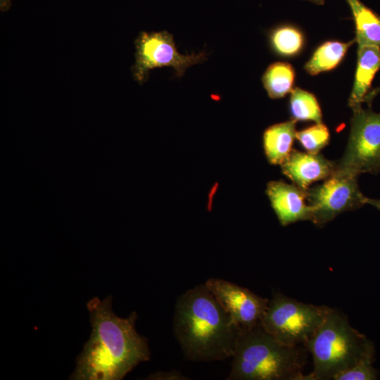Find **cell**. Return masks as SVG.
I'll return each mask as SVG.
<instances>
[{"label":"cell","instance_id":"6da1fadb","mask_svg":"<svg viewBox=\"0 0 380 380\" xmlns=\"http://www.w3.org/2000/svg\"><path fill=\"white\" fill-rule=\"evenodd\" d=\"M91 333L70 376L75 380H120L141 362L148 361V340L135 329L136 312L127 317L117 316L112 296L94 297L87 303Z\"/></svg>","mask_w":380,"mask_h":380},{"label":"cell","instance_id":"7a4b0ae2","mask_svg":"<svg viewBox=\"0 0 380 380\" xmlns=\"http://www.w3.org/2000/svg\"><path fill=\"white\" fill-rule=\"evenodd\" d=\"M241 330L205 283L186 290L177 299L173 331L189 360L232 357Z\"/></svg>","mask_w":380,"mask_h":380},{"label":"cell","instance_id":"3957f363","mask_svg":"<svg viewBox=\"0 0 380 380\" xmlns=\"http://www.w3.org/2000/svg\"><path fill=\"white\" fill-rule=\"evenodd\" d=\"M308 350L284 344L261 322L241 330L227 380H304Z\"/></svg>","mask_w":380,"mask_h":380},{"label":"cell","instance_id":"277c9868","mask_svg":"<svg viewBox=\"0 0 380 380\" xmlns=\"http://www.w3.org/2000/svg\"><path fill=\"white\" fill-rule=\"evenodd\" d=\"M305 347L312 355L313 369L304 380H334L364 357L374 355L373 343L333 308Z\"/></svg>","mask_w":380,"mask_h":380},{"label":"cell","instance_id":"5b68a950","mask_svg":"<svg viewBox=\"0 0 380 380\" xmlns=\"http://www.w3.org/2000/svg\"><path fill=\"white\" fill-rule=\"evenodd\" d=\"M331 308L298 301L275 292L261 320L264 329L280 342L305 346L324 322Z\"/></svg>","mask_w":380,"mask_h":380},{"label":"cell","instance_id":"8992f818","mask_svg":"<svg viewBox=\"0 0 380 380\" xmlns=\"http://www.w3.org/2000/svg\"><path fill=\"white\" fill-rule=\"evenodd\" d=\"M350 130L343 156L332 175L357 177L380 172V113L362 106L353 110Z\"/></svg>","mask_w":380,"mask_h":380},{"label":"cell","instance_id":"52a82bcc","mask_svg":"<svg viewBox=\"0 0 380 380\" xmlns=\"http://www.w3.org/2000/svg\"><path fill=\"white\" fill-rule=\"evenodd\" d=\"M135 62L131 68L134 80L141 84L153 68L171 67L182 77L190 66L207 59V53L182 55L177 50L173 36L167 31L141 32L134 40Z\"/></svg>","mask_w":380,"mask_h":380},{"label":"cell","instance_id":"ba28073f","mask_svg":"<svg viewBox=\"0 0 380 380\" xmlns=\"http://www.w3.org/2000/svg\"><path fill=\"white\" fill-rule=\"evenodd\" d=\"M357 177L331 175L318 185L308 187L306 199L312 208L311 221L322 227L338 215L358 209L366 204Z\"/></svg>","mask_w":380,"mask_h":380},{"label":"cell","instance_id":"9c48e42d","mask_svg":"<svg viewBox=\"0 0 380 380\" xmlns=\"http://www.w3.org/2000/svg\"><path fill=\"white\" fill-rule=\"evenodd\" d=\"M205 284L240 328L261 322L269 298L222 279L210 278Z\"/></svg>","mask_w":380,"mask_h":380},{"label":"cell","instance_id":"30bf717a","mask_svg":"<svg viewBox=\"0 0 380 380\" xmlns=\"http://www.w3.org/2000/svg\"><path fill=\"white\" fill-rule=\"evenodd\" d=\"M265 193L282 226L312 219V208L306 203V192L296 184L270 182Z\"/></svg>","mask_w":380,"mask_h":380},{"label":"cell","instance_id":"8fae6325","mask_svg":"<svg viewBox=\"0 0 380 380\" xmlns=\"http://www.w3.org/2000/svg\"><path fill=\"white\" fill-rule=\"evenodd\" d=\"M284 175L294 184L306 190L314 182L324 180L334 171L335 162L323 155L293 149L289 156L280 165Z\"/></svg>","mask_w":380,"mask_h":380},{"label":"cell","instance_id":"7c38bea8","mask_svg":"<svg viewBox=\"0 0 380 380\" xmlns=\"http://www.w3.org/2000/svg\"><path fill=\"white\" fill-rule=\"evenodd\" d=\"M379 69L380 47H358L354 83L348 99V106L352 110L361 107L365 102L371 106L376 96L374 91H372V84Z\"/></svg>","mask_w":380,"mask_h":380},{"label":"cell","instance_id":"4fadbf2b","mask_svg":"<svg viewBox=\"0 0 380 380\" xmlns=\"http://www.w3.org/2000/svg\"><path fill=\"white\" fill-rule=\"evenodd\" d=\"M296 122L291 119L271 125L264 131L263 148L270 164L281 165L292 152Z\"/></svg>","mask_w":380,"mask_h":380},{"label":"cell","instance_id":"5bb4252c","mask_svg":"<svg viewBox=\"0 0 380 380\" xmlns=\"http://www.w3.org/2000/svg\"><path fill=\"white\" fill-rule=\"evenodd\" d=\"M350 8L358 47H380V16L360 0H346Z\"/></svg>","mask_w":380,"mask_h":380},{"label":"cell","instance_id":"9a60e30c","mask_svg":"<svg viewBox=\"0 0 380 380\" xmlns=\"http://www.w3.org/2000/svg\"><path fill=\"white\" fill-rule=\"evenodd\" d=\"M355 42V39L348 42L339 41L324 42L316 49L305 64V70L310 75H317L334 69L341 63L348 50Z\"/></svg>","mask_w":380,"mask_h":380},{"label":"cell","instance_id":"2e32d148","mask_svg":"<svg viewBox=\"0 0 380 380\" xmlns=\"http://www.w3.org/2000/svg\"><path fill=\"white\" fill-rule=\"evenodd\" d=\"M295 76V70L290 63L278 61L267 68L262 75V82L269 97L278 99L293 89Z\"/></svg>","mask_w":380,"mask_h":380},{"label":"cell","instance_id":"e0dca14e","mask_svg":"<svg viewBox=\"0 0 380 380\" xmlns=\"http://www.w3.org/2000/svg\"><path fill=\"white\" fill-rule=\"evenodd\" d=\"M268 39L273 52L282 57L298 55L303 50L305 44L303 32L291 25H281L272 29Z\"/></svg>","mask_w":380,"mask_h":380},{"label":"cell","instance_id":"ac0fdd59","mask_svg":"<svg viewBox=\"0 0 380 380\" xmlns=\"http://www.w3.org/2000/svg\"><path fill=\"white\" fill-rule=\"evenodd\" d=\"M289 112L291 120L322 122V113L315 96L299 87L290 93Z\"/></svg>","mask_w":380,"mask_h":380},{"label":"cell","instance_id":"d6986e66","mask_svg":"<svg viewBox=\"0 0 380 380\" xmlns=\"http://www.w3.org/2000/svg\"><path fill=\"white\" fill-rule=\"evenodd\" d=\"M296 139L307 152L319 153L328 145L330 133L328 127L323 122L316 123L300 131H297Z\"/></svg>","mask_w":380,"mask_h":380},{"label":"cell","instance_id":"ffe728a7","mask_svg":"<svg viewBox=\"0 0 380 380\" xmlns=\"http://www.w3.org/2000/svg\"><path fill=\"white\" fill-rule=\"evenodd\" d=\"M374 355L364 357L354 366L339 374L334 380H375L377 371L373 367Z\"/></svg>","mask_w":380,"mask_h":380},{"label":"cell","instance_id":"44dd1931","mask_svg":"<svg viewBox=\"0 0 380 380\" xmlns=\"http://www.w3.org/2000/svg\"><path fill=\"white\" fill-rule=\"evenodd\" d=\"M147 379L153 380H188L189 377L177 370L169 372H156L150 374Z\"/></svg>","mask_w":380,"mask_h":380},{"label":"cell","instance_id":"7402d4cb","mask_svg":"<svg viewBox=\"0 0 380 380\" xmlns=\"http://www.w3.org/2000/svg\"><path fill=\"white\" fill-rule=\"evenodd\" d=\"M366 204H369L380 211V199L367 198Z\"/></svg>","mask_w":380,"mask_h":380},{"label":"cell","instance_id":"603a6c76","mask_svg":"<svg viewBox=\"0 0 380 380\" xmlns=\"http://www.w3.org/2000/svg\"><path fill=\"white\" fill-rule=\"evenodd\" d=\"M11 5V0H0V10L5 12L8 11Z\"/></svg>","mask_w":380,"mask_h":380},{"label":"cell","instance_id":"cb8c5ba5","mask_svg":"<svg viewBox=\"0 0 380 380\" xmlns=\"http://www.w3.org/2000/svg\"><path fill=\"white\" fill-rule=\"evenodd\" d=\"M306 1H309L312 3L322 5V4H324L325 0H306Z\"/></svg>","mask_w":380,"mask_h":380}]
</instances>
